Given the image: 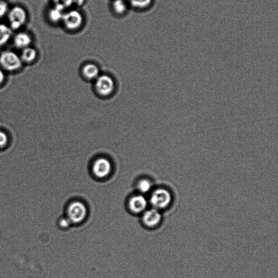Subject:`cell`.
Wrapping results in <instances>:
<instances>
[{
	"mask_svg": "<svg viewBox=\"0 0 278 278\" xmlns=\"http://www.w3.org/2000/svg\"><path fill=\"white\" fill-rule=\"evenodd\" d=\"M10 7L5 0H0V19L7 17Z\"/></svg>",
	"mask_w": 278,
	"mask_h": 278,
	"instance_id": "cell-19",
	"label": "cell"
},
{
	"mask_svg": "<svg viewBox=\"0 0 278 278\" xmlns=\"http://www.w3.org/2000/svg\"><path fill=\"white\" fill-rule=\"evenodd\" d=\"M112 6L116 14L123 15L128 10V1L127 0H113Z\"/></svg>",
	"mask_w": 278,
	"mask_h": 278,
	"instance_id": "cell-15",
	"label": "cell"
},
{
	"mask_svg": "<svg viewBox=\"0 0 278 278\" xmlns=\"http://www.w3.org/2000/svg\"><path fill=\"white\" fill-rule=\"evenodd\" d=\"M67 215L68 218L71 223H80L83 222L86 217V208L82 202H72L68 208Z\"/></svg>",
	"mask_w": 278,
	"mask_h": 278,
	"instance_id": "cell-6",
	"label": "cell"
},
{
	"mask_svg": "<svg viewBox=\"0 0 278 278\" xmlns=\"http://www.w3.org/2000/svg\"><path fill=\"white\" fill-rule=\"evenodd\" d=\"M55 6L63 10L70 8L73 5V0H52Z\"/></svg>",
	"mask_w": 278,
	"mask_h": 278,
	"instance_id": "cell-18",
	"label": "cell"
},
{
	"mask_svg": "<svg viewBox=\"0 0 278 278\" xmlns=\"http://www.w3.org/2000/svg\"><path fill=\"white\" fill-rule=\"evenodd\" d=\"M83 76L88 80H96L100 76V69L92 63L86 64L82 68Z\"/></svg>",
	"mask_w": 278,
	"mask_h": 278,
	"instance_id": "cell-11",
	"label": "cell"
},
{
	"mask_svg": "<svg viewBox=\"0 0 278 278\" xmlns=\"http://www.w3.org/2000/svg\"><path fill=\"white\" fill-rule=\"evenodd\" d=\"M64 26L70 31H76L82 27L83 17L79 11L70 10L64 13L62 20Z\"/></svg>",
	"mask_w": 278,
	"mask_h": 278,
	"instance_id": "cell-2",
	"label": "cell"
},
{
	"mask_svg": "<svg viewBox=\"0 0 278 278\" xmlns=\"http://www.w3.org/2000/svg\"><path fill=\"white\" fill-rule=\"evenodd\" d=\"M131 6L138 9H145L152 4L153 0H127Z\"/></svg>",
	"mask_w": 278,
	"mask_h": 278,
	"instance_id": "cell-16",
	"label": "cell"
},
{
	"mask_svg": "<svg viewBox=\"0 0 278 278\" xmlns=\"http://www.w3.org/2000/svg\"><path fill=\"white\" fill-rule=\"evenodd\" d=\"M12 41L17 49L23 50L31 46L33 38L31 35L25 31H19L13 35Z\"/></svg>",
	"mask_w": 278,
	"mask_h": 278,
	"instance_id": "cell-8",
	"label": "cell"
},
{
	"mask_svg": "<svg viewBox=\"0 0 278 278\" xmlns=\"http://www.w3.org/2000/svg\"><path fill=\"white\" fill-rule=\"evenodd\" d=\"M152 187L151 182L147 179H142L139 181L137 184V189L141 194H147L149 192Z\"/></svg>",
	"mask_w": 278,
	"mask_h": 278,
	"instance_id": "cell-17",
	"label": "cell"
},
{
	"mask_svg": "<svg viewBox=\"0 0 278 278\" xmlns=\"http://www.w3.org/2000/svg\"><path fill=\"white\" fill-rule=\"evenodd\" d=\"M63 10L59 8L54 6L50 8L48 13V17L49 21L54 24H57L62 21L64 15Z\"/></svg>",
	"mask_w": 278,
	"mask_h": 278,
	"instance_id": "cell-14",
	"label": "cell"
},
{
	"mask_svg": "<svg viewBox=\"0 0 278 278\" xmlns=\"http://www.w3.org/2000/svg\"><path fill=\"white\" fill-rule=\"evenodd\" d=\"M8 25L13 31H19L28 20V13L25 8L16 5L10 8L7 15Z\"/></svg>",
	"mask_w": 278,
	"mask_h": 278,
	"instance_id": "cell-1",
	"label": "cell"
},
{
	"mask_svg": "<svg viewBox=\"0 0 278 278\" xmlns=\"http://www.w3.org/2000/svg\"><path fill=\"white\" fill-rule=\"evenodd\" d=\"M8 142V137L4 132L0 131V147L6 145Z\"/></svg>",
	"mask_w": 278,
	"mask_h": 278,
	"instance_id": "cell-20",
	"label": "cell"
},
{
	"mask_svg": "<svg viewBox=\"0 0 278 278\" xmlns=\"http://www.w3.org/2000/svg\"><path fill=\"white\" fill-rule=\"evenodd\" d=\"M92 171L97 178L103 179L108 177L112 171L111 161L106 158L96 159L92 166Z\"/></svg>",
	"mask_w": 278,
	"mask_h": 278,
	"instance_id": "cell-7",
	"label": "cell"
},
{
	"mask_svg": "<svg viewBox=\"0 0 278 278\" xmlns=\"http://www.w3.org/2000/svg\"><path fill=\"white\" fill-rule=\"evenodd\" d=\"M38 52L32 46L21 50L20 58L22 63H31L37 59Z\"/></svg>",
	"mask_w": 278,
	"mask_h": 278,
	"instance_id": "cell-13",
	"label": "cell"
},
{
	"mask_svg": "<svg viewBox=\"0 0 278 278\" xmlns=\"http://www.w3.org/2000/svg\"><path fill=\"white\" fill-rule=\"evenodd\" d=\"M4 79V74L2 70L0 69V84H1Z\"/></svg>",
	"mask_w": 278,
	"mask_h": 278,
	"instance_id": "cell-23",
	"label": "cell"
},
{
	"mask_svg": "<svg viewBox=\"0 0 278 278\" xmlns=\"http://www.w3.org/2000/svg\"><path fill=\"white\" fill-rule=\"evenodd\" d=\"M161 221V215L158 209L150 208L143 212L142 221L147 227L153 228L158 225Z\"/></svg>",
	"mask_w": 278,
	"mask_h": 278,
	"instance_id": "cell-9",
	"label": "cell"
},
{
	"mask_svg": "<svg viewBox=\"0 0 278 278\" xmlns=\"http://www.w3.org/2000/svg\"><path fill=\"white\" fill-rule=\"evenodd\" d=\"M14 33L10 27L0 23V47L7 45L12 39Z\"/></svg>",
	"mask_w": 278,
	"mask_h": 278,
	"instance_id": "cell-12",
	"label": "cell"
},
{
	"mask_svg": "<svg viewBox=\"0 0 278 278\" xmlns=\"http://www.w3.org/2000/svg\"><path fill=\"white\" fill-rule=\"evenodd\" d=\"M95 80V89L98 95L102 97H108L113 93L115 85L111 76L100 74Z\"/></svg>",
	"mask_w": 278,
	"mask_h": 278,
	"instance_id": "cell-5",
	"label": "cell"
},
{
	"mask_svg": "<svg viewBox=\"0 0 278 278\" xmlns=\"http://www.w3.org/2000/svg\"><path fill=\"white\" fill-rule=\"evenodd\" d=\"M20 56L12 51H4L0 54V65L9 71L19 69L22 65Z\"/></svg>",
	"mask_w": 278,
	"mask_h": 278,
	"instance_id": "cell-3",
	"label": "cell"
},
{
	"mask_svg": "<svg viewBox=\"0 0 278 278\" xmlns=\"http://www.w3.org/2000/svg\"><path fill=\"white\" fill-rule=\"evenodd\" d=\"M172 201L171 193L166 189L160 188L155 190L150 198V204L153 208L160 210L169 206Z\"/></svg>",
	"mask_w": 278,
	"mask_h": 278,
	"instance_id": "cell-4",
	"label": "cell"
},
{
	"mask_svg": "<svg viewBox=\"0 0 278 278\" xmlns=\"http://www.w3.org/2000/svg\"><path fill=\"white\" fill-rule=\"evenodd\" d=\"M71 222L69 221V219L67 218H62L61 220L60 224L61 226L63 228H67L69 227Z\"/></svg>",
	"mask_w": 278,
	"mask_h": 278,
	"instance_id": "cell-21",
	"label": "cell"
},
{
	"mask_svg": "<svg viewBox=\"0 0 278 278\" xmlns=\"http://www.w3.org/2000/svg\"><path fill=\"white\" fill-rule=\"evenodd\" d=\"M85 0H73V5H76V6L80 7L82 6L84 3Z\"/></svg>",
	"mask_w": 278,
	"mask_h": 278,
	"instance_id": "cell-22",
	"label": "cell"
},
{
	"mask_svg": "<svg viewBox=\"0 0 278 278\" xmlns=\"http://www.w3.org/2000/svg\"><path fill=\"white\" fill-rule=\"evenodd\" d=\"M148 202L145 198L141 195L132 197L130 199L129 206L130 210L135 213H140L146 210Z\"/></svg>",
	"mask_w": 278,
	"mask_h": 278,
	"instance_id": "cell-10",
	"label": "cell"
}]
</instances>
